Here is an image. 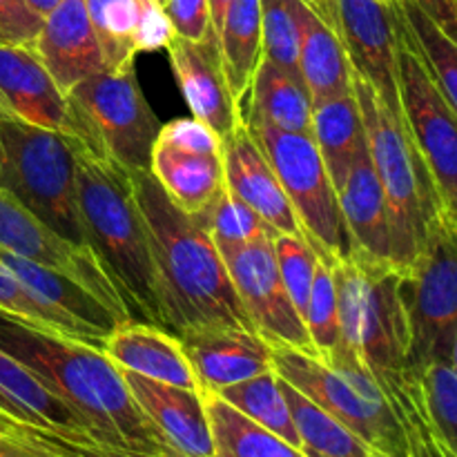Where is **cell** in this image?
<instances>
[{
    "instance_id": "6da1fadb",
    "label": "cell",
    "mask_w": 457,
    "mask_h": 457,
    "mask_svg": "<svg viewBox=\"0 0 457 457\" xmlns=\"http://www.w3.org/2000/svg\"><path fill=\"white\" fill-rule=\"evenodd\" d=\"M0 351L61 397L96 445L152 457H179L132 400L119 366L98 348L45 333L0 311Z\"/></svg>"
},
{
    "instance_id": "7a4b0ae2",
    "label": "cell",
    "mask_w": 457,
    "mask_h": 457,
    "mask_svg": "<svg viewBox=\"0 0 457 457\" xmlns=\"http://www.w3.org/2000/svg\"><path fill=\"white\" fill-rule=\"evenodd\" d=\"M132 181L150 244L163 328L174 337L210 326L254 330L226 263L201 223L163 195L150 170L134 172Z\"/></svg>"
},
{
    "instance_id": "3957f363",
    "label": "cell",
    "mask_w": 457,
    "mask_h": 457,
    "mask_svg": "<svg viewBox=\"0 0 457 457\" xmlns=\"http://www.w3.org/2000/svg\"><path fill=\"white\" fill-rule=\"evenodd\" d=\"M71 143L85 245L112 279L129 320L163 328L150 244L134 196L132 174L112 161L94 156L74 138Z\"/></svg>"
},
{
    "instance_id": "277c9868",
    "label": "cell",
    "mask_w": 457,
    "mask_h": 457,
    "mask_svg": "<svg viewBox=\"0 0 457 457\" xmlns=\"http://www.w3.org/2000/svg\"><path fill=\"white\" fill-rule=\"evenodd\" d=\"M353 92L364 120L370 163L386 199L391 221V263L402 270L418 257L428 228L445 208L427 163L406 132L404 120L393 114L373 85L355 71Z\"/></svg>"
},
{
    "instance_id": "5b68a950",
    "label": "cell",
    "mask_w": 457,
    "mask_h": 457,
    "mask_svg": "<svg viewBox=\"0 0 457 457\" xmlns=\"http://www.w3.org/2000/svg\"><path fill=\"white\" fill-rule=\"evenodd\" d=\"M0 186L56 235L85 245L76 152L65 132L25 123L0 107Z\"/></svg>"
},
{
    "instance_id": "8992f818",
    "label": "cell",
    "mask_w": 457,
    "mask_h": 457,
    "mask_svg": "<svg viewBox=\"0 0 457 457\" xmlns=\"http://www.w3.org/2000/svg\"><path fill=\"white\" fill-rule=\"evenodd\" d=\"M339 308V346L378 379L406 369L409 324L400 297V270L391 262L351 253L333 263Z\"/></svg>"
},
{
    "instance_id": "52a82bcc",
    "label": "cell",
    "mask_w": 457,
    "mask_h": 457,
    "mask_svg": "<svg viewBox=\"0 0 457 457\" xmlns=\"http://www.w3.org/2000/svg\"><path fill=\"white\" fill-rule=\"evenodd\" d=\"M272 370L342 422L375 455L409 457L382 388L351 351L337 346L321 361L290 348H272Z\"/></svg>"
},
{
    "instance_id": "ba28073f",
    "label": "cell",
    "mask_w": 457,
    "mask_h": 457,
    "mask_svg": "<svg viewBox=\"0 0 457 457\" xmlns=\"http://www.w3.org/2000/svg\"><path fill=\"white\" fill-rule=\"evenodd\" d=\"M71 129L67 137L129 174L150 170L159 123L132 65L103 70L65 94Z\"/></svg>"
},
{
    "instance_id": "9c48e42d",
    "label": "cell",
    "mask_w": 457,
    "mask_h": 457,
    "mask_svg": "<svg viewBox=\"0 0 457 457\" xmlns=\"http://www.w3.org/2000/svg\"><path fill=\"white\" fill-rule=\"evenodd\" d=\"M409 324L406 369L457 361V217L440 212L418 257L400 270Z\"/></svg>"
},
{
    "instance_id": "30bf717a",
    "label": "cell",
    "mask_w": 457,
    "mask_h": 457,
    "mask_svg": "<svg viewBox=\"0 0 457 457\" xmlns=\"http://www.w3.org/2000/svg\"><path fill=\"white\" fill-rule=\"evenodd\" d=\"M397 40V89L402 120L427 163L445 212L457 217V110L428 71L404 18L393 4Z\"/></svg>"
},
{
    "instance_id": "8fae6325",
    "label": "cell",
    "mask_w": 457,
    "mask_h": 457,
    "mask_svg": "<svg viewBox=\"0 0 457 457\" xmlns=\"http://www.w3.org/2000/svg\"><path fill=\"white\" fill-rule=\"evenodd\" d=\"M248 129L266 152L308 244L330 263L348 257L351 244L339 214L337 192L311 134L281 132L266 125H248Z\"/></svg>"
},
{
    "instance_id": "7c38bea8",
    "label": "cell",
    "mask_w": 457,
    "mask_h": 457,
    "mask_svg": "<svg viewBox=\"0 0 457 457\" xmlns=\"http://www.w3.org/2000/svg\"><path fill=\"white\" fill-rule=\"evenodd\" d=\"M272 237L275 235L259 237L221 254V259L254 333L270 348H290L317 357L306 324L281 281L272 253Z\"/></svg>"
},
{
    "instance_id": "4fadbf2b",
    "label": "cell",
    "mask_w": 457,
    "mask_h": 457,
    "mask_svg": "<svg viewBox=\"0 0 457 457\" xmlns=\"http://www.w3.org/2000/svg\"><path fill=\"white\" fill-rule=\"evenodd\" d=\"M0 245L7 248L9 253L21 254V257L71 277L80 286L92 290L120 320H129L114 284L92 254V250L85 245H74L65 237L56 235L3 186H0Z\"/></svg>"
},
{
    "instance_id": "5bb4252c",
    "label": "cell",
    "mask_w": 457,
    "mask_h": 457,
    "mask_svg": "<svg viewBox=\"0 0 457 457\" xmlns=\"http://www.w3.org/2000/svg\"><path fill=\"white\" fill-rule=\"evenodd\" d=\"M335 27L351 70L373 85L393 114L402 119L397 89V40L391 3L335 0Z\"/></svg>"
},
{
    "instance_id": "9a60e30c",
    "label": "cell",
    "mask_w": 457,
    "mask_h": 457,
    "mask_svg": "<svg viewBox=\"0 0 457 457\" xmlns=\"http://www.w3.org/2000/svg\"><path fill=\"white\" fill-rule=\"evenodd\" d=\"M165 49L192 116L208 125L221 141L230 137L244 123V116L223 71L217 34L210 31L204 40L174 36Z\"/></svg>"
},
{
    "instance_id": "2e32d148",
    "label": "cell",
    "mask_w": 457,
    "mask_h": 457,
    "mask_svg": "<svg viewBox=\"0 0 457 457\" xmlns=\"http://www.w3.org/2000/svg\"><path fill=\"white\" fill-rule=\"evenodd\" d=\"M201 395L219 393L272 369V348L254 330L210 326L177 335Z\"/></svg>"
},
{
    "instance_id": "e0dca14e",
    "label": "cell",
    "mask_w": 457,
    "mask_h": 457,
    "mask_svg": "<svg viewBox=\"0 0 457 457\" xmlns=\"http://www.w3.org/2000/svg\"><path fill=\"white\" fill-rule=\"evenodd\" d=\"M226 187L262 217L275 235H303L295 210L248 125L221 141Z\"/></svg>"
},
{
    "instance_id": "ac0fdd59",
    "label": "cell",
    "mask_w": 457,
    "mask_h": 457,
    "mask_svg": "<svg viewBox=\"0 0 457 457\" xmlns=\"http://www.w3.org/2000/svg\"><path fill=\"white\" fill-rule=\"evenodd\" d=\"M0 107L25 123L70 134L65 92L31 45H0Z\"/></svg>"
},
{
    "instance_id": "d6986e66",
    "label": "cell",
    "mask_w": 457,
    "mask_h": 457,
    "mask_svg": "<svg viewBox=\"0 0 457 457\" xmlns=\"http://www.w3.org/2000/svg\"><path fill=\"white\" fill-rule=\"evenodd\" d=\"M129 395L179 457H214L204 395L120 370Z\"/></svg>"
},
{
    "instance_id": "ffe728a7",
    "label": "cell",
    "mask_w": 457,
    "mask_h": 457,
    "mask_svg": "<svg viewBox=\"0 0 457 457\" xmlns=\"http://www.w3.org/2000/svg\"><path fill=\"white\" fill-rule=\"evenodd\" d=\"M31 47L65 94L80 80L105 70L83 0H61L43 18Z\"/></svg>"
},
{
    "instance_id": "44dd1931",
    "label": "cell",
    "mask_w": 457,
    "mask_h": 457,
    "mask_svg": "<svg viewBox=\"0 0 457 457\" xmlns=\"http://www.w3.org/2000/svg\"><path fill=\"white\" fill-rule=\"evenodd\" d=\"M101 351L120 370L201 393L179 339L159 326L123 321L107 335Z\"/></svg>"
},
{
    "instance_id": "7402d4cb",
    "label": "cell",
    "mask_w": 457,
    "mask_h": 457,
    "mask_svg": "<svg viewBox=\"0 0 457 457\" xmlns=\"http://www.w3.org/2000/svg\"><path fill=\"white\" fill-rule=\"evenodd\" d=\"M337 204L351 253L378 262H391V221L386 199L369 152L357 159L339 186Z\"/></svg>"
},
{
    "instance_id": "603a6c76",
    "label": "cell",
    "mask_w": 457,
    "mask_h": 457,
    "mask_svg": "<svg viewBox=\"0 0 457 457\" xmlns=\"http://www.w3.org/2000/svg\"><path fill=\"white\" fill-rule=\"evenodd\" d=\"M150 172L163 195L186 214L204 212L226 190L221 150H183L156 138Z\"/></svg>"
},
{
    "instance_id": "cb8c5ba5",
    "label": "cell",
    "mask_w": 457,
    "mask_h": 457,
    "mask_svg": "<svg viewBox=\"0 0 457 457\" xmlns=\"http://www.w3.org/2000/svg\"><path fill=\"white\" fill-rule=\"evenodd\" d=\"M299 76L312 105L326 98L353 92V70L335 22L317 13L306 0H299Z\"/></svg>"
},
{
    "instance_id": "d4e9b609",
    "label": "cell",
    "mask_w": 457,
    "mask_h": 457,
    "mask_svg": "<svg viewBox=\"0 0 457 457\" xmlns=\"http://www.w3.org/2000/svg\"><path fill=\"white\" fill-rule=\"evenodd\" d=\"M0 413L18 424L87 437L79 415L4 351H0Z\"/></svg>"
},
{
    "instance_id": "484cf974",
    "label": "cell",
    "mask_w": 457,
    "mask_h": 457,
    "mask_svg": "<svg viewBox=\"0 0 457 457\" xmlns=\"http://www.w3.org/2000/svg\"><path fill=\"white\" fill-rule=\"evenodd\" d=\"M244 123L266 125L281 132L311 134L312 101L302 76L281 70L262 56L248 98H245Z\"/></svg>"
},
{
    "instance_id": "4316f807",
    "label": "cell",
    "mask_w": 457,
    "mask_h": 457,
    "mask_svg": "<svg viewBox=\"0 0 457 457\" xmlns=\"http://www.w3.org/2000/svg\"><path fill=\"white\" fill-rule=\"evenodd\" d=\"M311 137L337 192L357 159L369 152L355 92L315 103L311 116Z\"/></svg>"
},
{
    "instance_id": "83f0119b",
    "label": "cell",
    "mask_w": 457,
    "mask_h": 457,
    "mask_svg": "<svg viewBox=\"0 0 457 457\" xmlns=\"http://www.w3.org/2000/svg\"><path fill=\"white\" fill-rule=\"evenodd\" d=\"M219 54L232 96L237 98L244 116L254 71L262 61V7L259 0H232L217 34Z\"/></svg>"
},
{
    "instance_id": "f1b7e54d",
    "label": "cell",
    "mask_w": 457,
    "mask_h": 457,
    "mask_svg": "<svg viewBox=\"0 0 457 457\" xmlns=\"http://www.w3.org/2000/svg\"><path fill=\"white\" fill-rule=\"evenodd\" d=\"M214 457H306L262 424L245 418L217 393L204 395Z\"/></svg>"
},
{
    "instance_id": "f546056e",
    "label": "cell",
    "mask_w": 457,
    "mask_h": 457,
    "mask_svg": "<svg viewBox=\"0 0 457 457\" xmlns=\"http://www.w3.org/2000/svg\"><path fill=\"white\" fill-rule=\"evenodd\" d=\"M281 393L288 404L295 431L299 437V451L306 457H369L373 451L353 436L342 422L326 413L321 406L308 400L303 393L279 378Z\"/></svg>"
},
{
    "instance_id": "4dcf8cb0",
    "label": "cell",
    "mask_w": 457,
    "mask_h": 457,
    "mask_svg": "<svg viewBox=\"0 0 457 457\" xmlns=\"http://www.w3.org/2000/svg\"><path fill=\"white\" fill-rule=\"evenodd\" d=\"M217 395L235 406L237 411H241L245 418L262 424L263 428L299 449V437L295 431L293 418H290L288 404L284 400V393H281L279 375L272 369L239 384L221 388Z\"/></svg>"
},
{
    "instance_id": "1f68e13d",
    "label": "cell",
    "mask_w": 457,
    "mask_h": 457,
    "mask_svg": "<svg viewBox=\"0 0 457 457\" xmlns=\"http://www.w3.org/2000/svg\"><path fill=\"white\" fill-rule=\"evenodd\" d=\"M404 18L428 71L440 85L451 107L457 110V45L455 36L446 34L415 0H393Z\"/></svg>"
},
{
    "instance_id": "d6a6232c",
    "label": "cell",
    "mask_w": 457,
    "mask_h": 457,
    "mask_svg": "<svg viewBox=\"0 0 457 457\" xmlns=\"http://www.w3.org/2000/svg\"><path fill=\"white\" fill-rule=\"evenodd\" d=\"M105 70L132 65L137 61V25L141 0H83Z\"/></svg>"
},
{
    "instance_id": "836d02e7",
    "label": "cell",
    "mask_w": 457,
    "mask_h": 457,
    "mask_svg": "<svg viewBox=\"0 0 457 457\" xmlns=\"http://www.w3.org/2000/svg\"><path fill=\"white\" fill-rule=\"evenodd\" d=\"M192 217L208 232L212 244L217 245L219 254L241 248V245L250 244V241L259 239L263 235H275L262 221V217L250 205L237 199L228 187L214 199V204L208 210L192 214Z\"/></svg>"
},
{
    "instance_id": "e575fe53",
    "label": "cell",
    "mask_w": 457,
    "mask_h": 457,
    "mask_svg": "<svg viewBox=\"0 0 457 457\" xmlns=\"http://www.w3.org/2000/svg\"><path fill=\"white\" fill-rule=\"evenodd\" d=\"M415 373L428 420L451 457H457V361H431Z\"/></svg>"
},
{
    "instance_id": "d590c367",
    "label": "cell",
    "mask_w": 457,
    "mask_h": 457,
    "mask_svg": "<svg viewBox=\"0 0 457 457\" xmlns=\"http://www.w3.org/2000/svg\"><path fill=\"white\" fill-rule=\"evenodd\" d=\"M306 324L308 337L315 346L317 357L321 361L333 355L339 346V308H337V286L333 277V263L320 257L312 277L311 293H308L306 311L302 315Z\"/></svg>"
},
{
    "instance_id": "8d00e7d4",
    "label": "cell",
    "mask_w": 457,
    "mask_h": 457,
    "mask_svg": "<svg viewBox=\"0 0 457 457\" xmlns=\"http://www.w3.org/2000/svg\"><path fill=\"white\" fill-rule=\"evenodd\" d=\"M262 7V56L299 76V0H259Z\"/></svg>"
},
{
    "instance_id": "74e56055",
    "label": "cell",
    "mask_w": 457,
    "mask_h": 457,
    "mask_svg": "<svg viewBox=\"0 0 457 457\" xmlns=\"http://www.w3.org/2000/svg\"><path fill=\"white\" fill-rule=\"evenodd\" d=\"M272 253H275L286 293L299 315H303L320 254L303 235H275L272 237Z\"/></svg>"
},
{
    "instance_id": "f35d334b",
    "label": "cell",
    "mask_w": 457,
    "mask_h": 457,
    "mask_svg": "<svg viewBox=\"0 0 457 457\" xmlns=\"http://www.w3.org/2000/svg\"><path fill=\"white\" fill-rule=\"evenodd\" d=\"M9 437H13L27 453L34 457H152L110 449V446L96 445L85 436H67V433L47 431V428L18 422L13 424Z\"/></svg>"
},
{
    "instance_id": "ab89813d",
    "label": "cell",
    "mask_w": 457,
    "mask_h": 457,
    "mask_svg": "<svg viewBox=\"0 0 457 457\" xmlns=\"http://www.w3.org/2000/svg\"><path fill=\"white\" fill-rule=\"evenodd\" d=\"M0 311L9 312V315H16L21 320L29 321L36 328L45 330V333L61 335V337H70L62 324H58L49 312H45L29 295L22 290V286L18 284L16 277L7 270V268L0 263Z\"/></svg>"
},
{
    "instance_id": "60d3db41",
    "label": "cell",
    "mask_w": 457,
    "mask_h": 457,
    "mask_svg": "<svg viewBox=\"0 0 457 457\" xmlns=\"http://www.w3.org/2000/svg\"><path fill=\"white\" fill-rule=\"evenodd\" d=\"M43 16L27 0H0V45H34Z\"/></svg>"
},
{
    "instance_id": "b9f144b4",
    "label": "cell",
    "mask_w": 457,
    "mask_h": 457,
    "mask_svg": "<svg viewBox=\"0 0 457 457\" xmlns=\"http://www.w3.org/2000/svg\"><path fill=\"white\" fill-rule=\"evenodd\" d=\"M161 7L179 38L204 40L214 31L210 22V0H165Z\"/></svg>"
},
{
    "instance_id": "7bdbcfd3",
    "label": "cell",
    "mask_w": 457,
    "mask_h": 457,
    "mask_svg": "<svg viewBox=\"0 0 457 457\" xmlns=\"http://www.w3.org/2000/svg\"><path fill=\"white\" fill-rule=\"evenodd\" d=\"M174 38V29L156 0H141L137 25V54L165 49Z\"/></svg>"
},
{
    "instance_id": "ee69618b",
    "label": "cell",
    "mask_w": 457,
    "mask_h": 457,
    "mask_svg": "<svg viewBox=\"0 0 457 457\" xmlns=\"http://www.w3.org/2000/svg\"><path fill=\"white\" fill-rule=\"evenodd\" d=\"M446 34L457 31V0H415Z\"/></svg>"
},
{
    "instance_id": "f6af8a7d",
    "label": "cell",
    "mask_w": 457,
    "mask_h": 457,
    "mask_svg": "<svg viewBox=\"0 0 457 457\" xmlns=\"http://www.w3.org/2000/svg\"><path fill=\"white\" fill-rule=\"evenodd\" d=\"M232 0H210V22H212L214 34H219L223 25V16H226V9Z\"/></svg>"
},
{
    "instance_id": "bcb514c9",
    "label": "cell",
    "mask_w": 457,
    "mask_h": 457,
    "mask_svg": "<svg viewBox=\"0 0 457 457\" xmlns=\"http://www.w3.org/2000/svg\"><path fill=\"white\" fill-rule=\"evenodd\" d=\"M317 13H321L324 18H328L330 22H335V0H306Z\"/></svg>"
},
{
    "instance_id": "7dc6e473",
    "label": "cell",
    "mask_w": 457,
    "mask_h": 457,
    "mask_svg": "<svg viewBox=\"0 0 457 457\" xmlns=\"http://www.w3.org/2000/svg\"><path fill=\"white\" fill-rule=\"evenodd\" d=\"M27 3H29L31 7H34L36 12H38L40 16L45 18V16H47L49 12H52L54 7H56L58 3H61V0H27Z\"/></svg>"
},
{
    "instance_id": "c3c4849f",
    "label": "cell",
    "mask_w": 457,
    "mask_h": 457,
    "mask_svg": "<svg viewBox=\"0 0 457 457\" xmlns=\"http://www.w3.org/2000/svg\"><path fill=\"white\" fill-rule=\"evenodd\" d=\"M16 449H18L16 440H12V437H9V436H3V433H0V457L13 453V451H16Z\"/></svg>"
},
{
    "instance_id": "681fc988",
    "label": "cell",
    "mask_w": 457,
    "mask_h": 457,
    "mask_svg": "<svg viewBox=\"0 0 457 457\" xmlns=\"http://www.w3.org/2000/svg\"><path fill=\"white\" fill-rule=\"evenodd\" d=\"M13 424H16L13 420H9L7 415L0 413V433H3V436H9V433H12Z\"/></svg>"
},
{
    "instance_id": "f907efd6",
    "label": "cell",
    "mask_w": 457,
    "mask_h": 457,
    "mask_svg": "<svg viewBox=\"0 0 457 457\" xmlns=\"http://www.w3.org/2000/svg\"><path fill=\"white\" fill-rule=\"evenodd\" d=\"M12 440H13V437H12ZM16 445H18V442H16ZM4 457H34V455H31V453H27V451L22 449L21 445H18V449L13 451V453H9V455H4Z\"/></svg>"
},
{
    "instance_id": "816d5d0a",
    "label": "cell",
    "mask_w": 457,
    "mask_h": 457,
    "mask_svg": "<svg viewBox=\"0 0 457 457\" xmlns=\"http://www.w3.org/2000/svg\"><path fill=\"white\" fill-rule=\"evenodd\" d=\"M378 3H386L388 4V3H391V0H378Z\"/></svg>"
},
{
    "instance_id": "f5cc1de1",
    "label": "cell",
    "mask_w": 457,
    "mask_h": 457,
    "mask_svg": "<svg viewBox=\"0 0 457 457\" xmlns=\"http://www.w3.org/2000/svg\"><path fill=\"white\" fill-rule=\"evenodd\" d=\"M156 3H159V4H163V3H165V0H156Z\"/></svg>"
},
{
    "instance_id": "db71d44e",
    "label": "cell",
    "mask_w": 457,
    "mask_h": 457,
    "mask_svg": "<svg viewBox=\"0 0 457 457\" xmlns=\"http://www.w3.org/2000/svg\"><path fill=\"white\" fill-rule=\"evenodd\" d=\"M369 457H382V455H375V453H373V455H369Z\"/></svg>"
}]
</instances>
